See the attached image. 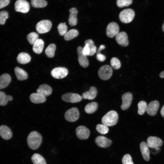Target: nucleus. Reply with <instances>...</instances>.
Returning a JSON list of instances; mask_svg holds the SVG:
<instances>
[{"mask_svg": "<svg viewBox=\"0 0 164 164\" xmlns=\"http://www.w3.org/2000/svg\"><path fill=\"white\" fill-rule=\"evenodd\" d=\"M113 70L111 67L108 65H104L101 67L98 71V75L103 80L109 79L112 75Z\"/></svg>", "mask_w": 164, "mask_h": 164, "instance_id": "20e7f679", "label": "nucleus"}, {"mask_svg": "<svg viewBox=\"0 0 164 164\" xmlns=\"http://www.w3.org/2000/svg\"><path fill=\"white\" fill-rule=\"evenodd\" d=\"M105 46L104 45H101L100 46L99 48L98 49L97 54L100 53V51L101 50L104 49H105Z\"/></svg>", "mask_w": 164, "mask_h": 164, "instance_id": "49530a36", "label": "nucleus"}, {"mask_svg": "<svg viewBox=\"0 0 164 164\" xmlns=\"http://www.w3.org/2000/svg\"><path fill=\"white\" fill-rule=\"evenodd\" d=\"M119 26L116 23L114 22H110L106 28V35L109 37L113 38L119 33Z\"/></svg>", "mask_w": 164, "mask_h": 164, "instance_id": "9d476101", "label": "nucleus"}, {"mask_svg": "<svg viewBox=\"0 0 164 164\" xmlns=\"http://www.w3.org/2000/svg\"><path fill=\"white\" fill-rule=\"evenodd\" d=\"M118 120L117 112L112 110L107 113L102 118L101 121L103 125L107 126H111L115 125Z\"/></svg>", "mask_w": 164, "mask_h": 164, "instance_id": "f03ea898", "label": "nucleus"}, {"mask_svg": "<svg viewBox=\"0 0 164 164\" xmlns=\"http://www.w3.org/2000/svg\"><path fill=\"white\" fill-rule=\"evenodd\" d=\"M31 4L33 7L39 8L46 7L47 3L45 0H31Z\"/></svg>", "mask_w": 164, "mask_h": 164, "instance_id": "473e14b6", "label": "nucleus"}, {"mask_svg": "<svg viewBox=\"0 0 164 164\" xmlns=\"http://www.w3.org/2000/svg\"><path fill=\"white\" fill-rule=\"evenodd\" d=\"M147 105L146 102L143 101H139L138 104V113L140 115L143 114L146 111Z\"/></svg>", "mask_w": 164, "mask_h": 164, "instance_id": "f704fd0d", "label": "nucleus"}, {"mask_svg": "<svg viewBox=\"0 0 164 164\" xmlns=\"http://www.w3.org/2000/svg\"><path fill=\"white\" fill-rule=\"evenodd\" d=\"M82 52L83 53L87 56H89L90 53V50L87 44H85L84 47L83 48Z\"/></svg>", "mask_w": 164, "mask_h": 164, "instance_id": "37998d69", "label": "nucleus"}, {"mask_svg": "<svg viewBox=\"0 0 164 164\" xmlns=\"http://www.w3.org/2000/svg\"><path fill=\"white\" fill-rule=\"evenodd\" d=\"M159 106V104L158 101H152L147 105L146 111L149 115L154 116L156 114Z\"/></svg>", "mask_w": 164, "mask_h": 164, "instance_id": "dca6fc26", "label": "nucleus"}, {"mask_svg": "<svg viewBox=\"0 0 164 164\" xmlns=\"http://www.w3.org/2000/svg\"><path fill=\"white\" fill-rule=\"evenodd\" d=\"M15 10L23 13L28 12L30 6L29 3L25 0H18L15 4Z\"/></svg>", "mask_w": 164, "mask_h": 164, "instance_id": "6e6552de", "label": "nucleus"}, {"mask_svg": "<svg viewBox=\"0 0 164 164\" xmlns=\"http://www.w3.org/2000/svg\"><path fill=\"white\" fill-rule=\"evenodd\" d=\"M11 81V77L10 75L7 73H4L0 76V89L6 87Z\"/></svg>", "mask_w": 164, "mask_h": 164, "instance_id": "b1692460", "label": "nucleus"}, {"mask_svg": "<svg viewBox=\"0 0 164 164\" xmlns=\"http://www.w3.org/2000/svg\"><path fill=\"white\" fill-rule=\"evenodd\" d=\"M30 56L27 53L22 52L19 53L17 58L18 62L21 64H25L31 60Z\"/></svg>", "mask_w": 164, "mask_h": 164, "instance_id": "393cba45", "label": "nucleus"}, {"mask_svg": "<svg viewBox=\"0 0 164 164\" xmlns=\"http://www.w3.org/2000/svg\"><path fill=\"white\" fill-rule=\"evenodd\" d=\"M132 3V0H117V4L118 7L122 8L127 6Z\"/></svg>", "mask_w": 164, "mask_h": 164, "instance_id": "ea45409f", "label": "nucleus"}, {"mask_svg": "<svg viewBox=\"0 0 164 164\" xmlns=\"http://www.w3.org/2000/svg\"><path fill=\"white\" fill-rule=\"evenodd\" d=\"M42 137L38 132L34 131L31 132L27 138V143L30 148L36 150L40 146L42 142Z\"/></svg>", "mask_w": 164, "mask_h": 164, "instance_id": "f257e3e1", "label": "nucleus"}, {"mask_svg": "<svg viewBox=\"0 0 164 164\" xmlns=\"http://www.w3.org/2000/svg\"><path fill=\"white\" fill-rule=\"evenodd\" d=\"M9 2V0H0V9L7 6Z\"/></svg>", "mask_w": 164, "mask_h": 164, "instance_id": "c03bdc74", "label": "nucleus"}, {"mask_svg": "<svg viewBox=\"0 0 164 164\" xmlns=\"http://www.w3.org/2000/svg\"><path fill=\"white\" fill-rule=\"evenodd\" d=\"M59 34L61 36H64L67 32V27L65 23H61L57 26Z\"/></svg>", "mask_w": 164, "mask_h": 164, "instance_id": "e433bc0d", "label": "nucleus"}, {"mask_svg": "<svg viewBox=\"0 0 164 164\" xmlns=\"http://www.w3.org/2000/svg\"><path fill=\"white\" fill-rule=\"evenodd\" d=\"M38 34L35 32H32L28 34L27 38L29 43L31 45H33L38 39Z\"/></svg>", "mask_w": 164, "mask_h": 164, "instance_id": "c9c22d12", "label": "nucleus"}, {"mask_svg": "<svg viewBox=\"0 0 164 164\" xmlns=\"http://www.w3.org/2000/svg\"><path fill=\"white\" fill-rule=\"evenodd\" d=\"M31 159L33 164H46L44 158L39 154H34Z\"/></svg>", "mask_w": 164, "mask_h": 164, "instance_id": "c85d7f7f", "label": "nucleus"}, {"mask_svg": "<svg viewBox=\"0 0 164 164\" xmlns=\"http://www.w3.org/2000/svg\"><path fill=\"white\" fill-rule=\"evenodd\" d=\"M84 43L88 45L90 51L89 56H91L94 55L96 52L97 47L94 45L93 41L91 39H88L85 41Z\"/></svg>", "mask_w": 164, "mask_h": 164, "instance_id": "72a5a7b5", "label": "nucleus"}, {"mask_svg": "<svg viewBox=\"0 0 164 164\" xmlns=\"http://www.w3.org/2000/svg\"><path fill=\"white\" fill-rule=\"evenodd\" d=\"M110 63L112 67L116 70L119 69L121 66L120 62L116 57H113L111 59Z\"/></svg>", "mask_w": 164, "mask_h": 164, "instance_id": "58836bf2", "label": "nucleus"}, {"mask_svg": "<svg viewBox=\"0 0 164 164\" xmlns=\"http://www.w3.org/2000/svg\"><path fill=\"white\" fill-rule=\"evenodd\" d=\"M96 58L98 60L101 62L104 61L106 59L105 56L101 53L97 54Z\"/></svg>", "mask_w": 164, "mask_h": 164, "instance_id": "a18cd8bd", "label": "nucleus"}, {"mask_svg": "<svg viewBox=\"0 0 164 164\" xmlns=\"http://www.w3.org/2000/svg\"><path fill=\"white\" fill-rule=\"evenodd\" d=\"M8 18V13L5 11L0 12V24L4 25L5 20Z\"/></svg>", "mask_w": 164, "mask_h": 164, "instance_id": "a19ab883", "label": "nucleus"}, {"mask_svg": "<svg viewBox=\"0 0 164 164\" xmlns=\"http://www.w3.org/2000/svg\"><path fill=\"white\" fill-rule=\"evenodd\" d=\"M159 76L161 78H164V71H163L160 73Z\"/></svg>", "mask_w": 164, "mask_h": 164, "instance_id": "09e8293b", "label": "nucleus"}, {"mask_svg": "<svg viewBox=\"0 0 164 164\" xmlns=\"http://www.w3.org/2000/svg\"><path fill=\"white\" fill-rule=\"evenodd\" d=\"M122 162L123 164H134L131 156L129 154H126L123 156Z\"/></svg>", "mask_w": 164, "mask_h": 164, "instance_id": "79ce46f5", "label": "nucleus"}, {"mask_svg": "<svg viewBox=\"0 0 164 164\" xmlns=\"http://www.w3.org/2000/svg\"><path fill=\"white\" fill-rule=\"evenodd\" d=\"M56 46L54 44H50L46 49L45 53L46 56L49 58H53L54 56Z\"/></svg>", "mask_w": 164, "mask_h": 164, "instance_id": "2f4dec72", "label": "nucleus"}, {"mask_svg": "<svg viewBox=\"0 0 164 164\" xmlns=\"http://www.w3.org/2000/svg\"><path fill=\"white\" fill-rule=\"evenodd\" d=\"M44 46L43 41L42 39H38L33 45V50L35 53L39 54L42 52Z\"/></svg>", "mask_w": 164, "mask_h": 164, "instance_id": "bb28decb", "label": "nucleus"}, {"mask_svg": "<svg viewBox=\"0 0 164 164\" xmlns=\"http://www.w3.org/2000/svg\"><path fill=\"white\" fill-rule=\"evenodd\" d=\"M14 71L16 77L19 80H23L28 78L27 73L23 69L16 67L15 68Z\"/></svg>", "mask_w": 164, "mask_h": 164, "instance_id": "a878e982", "label": "nucleus"}, {"mask_svg": "<svg viewBox=\"0 0 164 164\" xmlns=\"http://www.w3.org/2000/svg\"><path fill=\"white\" fill-rule=\"evenodd\" d=\"M96 129L98 132L103 135L106 134L109 131V128L108 126L101 124L97 125Z\"/></svg>", "mask_w": 164, "mask_h": 164, "instance_id": "4c0bfd02", "label": "nucleus"}, {"mask_svg": "<svg viewBox=\"0 0 164 164\" xmlns=\"http://www.w3.org/2000/svg\"><path fill=\"white\" fill-rule=\"evenodd\" d=\"M82 50L83 48L81 46H79L77 48L78 60L79 63L81 67L86 68L89 65V61L87 56L83 53Z\"/></svg>", "mask_w": 164, "mask_h": 164, "instance_id": "ddd939ff", "label": "nucleus"}, {"mask_svg": "<svg viewBox=\"0 0 164 164\" xmlns=\"http://www.w3.org/2000/svg\"><path fill=\"white\" fill-rule=\"evenodd\" d=\"M76 133L77 137L81 140L87 139L90 135V131L86 127L79 126L76 129Z\"/></svg>", "mask_w": 164, "mask_h": 164, "instance_id": "9b49d317", "label": "nucleus"}, {"mask_svg": "<svg viewBox=\"0 0 164 164\" xmlns=\"http://www.w3.org/2000/svg\"><path fill=\"white\" fill-rule=\"evenodd\" d=\"M97 93V90L96 88L92 86L90 87L89 91L83 93L82 94V98L84 99H87L92 100L94 99Z\"/></svg>", "mask_w": 164, "mask_h": 164, "instance_id": "412c9836", "label": "nucleus"}, {"mask_svg": "<svg viewBox=\"0 0 164 164\" xmlns=\"http://www.w3.org/2000/svg\"><path fill=\"white\" fill-rule=\"evenodd\" d=\"M29 99L30 101L35 104H39L43 103L46 101V97L38 93H33L30 96Z\"/></svg>", "mask_w": 164, "mask_h": 164, "instance_id": "5701e85b", "label": "nucleus"}, {"mask_svg": "<svg viewBox=\"0 0 164 164\" xmlns=\"http://www.w3.org/2000/svg\"><path fill=\"white\" fill-rule=\"evenodd\" d=\"M70 14L68 19V22L70 26H75L77 24V15L78 11L75 8H71L69 10Z\"/></svg>", "mask_w": 164, "mask_h": 164, "instance_id": "4be33fe9", "label": "nucleus"}, {"mask_svg": "<svg viewBox=\"0 0 164 164\" xmlns=\"http://www.w3.org/2000/svg\"><path fill=\"white\" fill-rule=\"evenodd\" d=\"M140 149L144 159L146 161L150 160V151L147 143L142 142L140 145Z\"/></svg>", "mask_w": 164, "mask_h": 164, "instance_id": "6ab92c4d", "label": "nucleus"}, {"mask_svg": "<svg viewBox=\"0 0 164 164\" xmlns=\"http://www.w3.org/2000/svg\"><path fill=\"white\" fill-rule=\"evenodd\" d=\"M52 26V23L50 21L44 20L37 23L36 26V29L39 33H44L48 32L50 30Z\"/></svg>", "mask_w": 164, "mask_h": 164, "instance_id": "39448f33", "label": "nucleus"}, {"mask_svg": "<svg viewBox=\"0 0 164 164\" xmlns=\"http://www.w3.org/2000/svg\"><path fill=\"white\" fill-rule=\"evenodd\" d=\"M133 96L130 92H126L121 97L122 103L121 108L123 110L127 109L130 106L132 102Z\"/></svg>", "mask_w": 164, "mask_h": 164, "instance_id": "f8f14e48", "label": "nucleus"}, {"mask_svg": "<svg viewBox=\"0 0 164 164\" xmlns=\"http://www.w3.org/2000/svg\"><path fill=\"white\" fill-rule=\"evenodd\" d=\"M52 91V88L46 84L40 85L36 90L37 93L45 97L50 95Z\"/></svg>", "mask_w": 164, "mask_h": 164, "instance_id": "a211bd4d", "label": "nucleus"}, {"mask_svg": "<svg viewBox=\"0 0 164 164\" xmlns=\"http://www.w3.org/2000/svg\"><path fill=\"white\" fill-rule=\"evenodd\" d=\"M0 135L4 139L9 140L11 138L12 133L8 126L2 125L0 126Z\"/></svg>", "mask_w": 164, "mask_h": 164, "instance_id": "aec40b11", "label": "nucleus"}, {"mask_svg": "<svg viewBox=\"0 0 164 164\" xmlns=\"http://www.w3.org/2000/svg\"><path fill=\"white\" fill-rule=\"evenodd\" d=\"M135 13L133 10L127 9L122 11L119 14L120 20L123 23H127L131 22L133 19Z\"/></svg>", "mask_w": 164, "mask_h": 164, "instance_id": "7ed1b4c3", "label": "nucleus"}, {"mask_svg": "<svg viewBox=\"0 0 164 164\" xmlns=\"http://www.w3.org/2000/svg\"><path fill=\"white\" fill-rule=\"evenodd\" d=\"M61 98L65 102L75 103L80 101L83 98L77 94L68 93L63 95Z\"/></svg>", "mask_w": 164, "mask_h": 164, "instance_id": "0eeeda50", "label": "nucleus"}, {"mask_svg": "<svg viewBox=\"0 0 164 164\" xmlns=\"http://www.w3.org/2000/svg\"><path fill=\"white\" fill-rule=\"evenodd\" d=\"M12 99V96L7 95L4 92L0 91V105H5L8 101H11Z\"/></svg>", "mask_w": 164, "mask_h": 164, "instance_id": "c756f323", "label": "nucleus"}, {"mask_svg": "<svg viewBox=\"0 0 164 164\" xmlns=\"http://www.w3.org/2000/svg\"><path fill=\"white\" fill-rule=\"evenodd\" d=\"M160 114L162 117L164 118V105L163 106L161 109Z\"/></svg>", "mask_w": 164, "mask_h": 164, "instance_id": "de8ad7c7", "label": "nucleus"}, {"mask_svg": "<svg viewBox=\"0 0 164 164\" xmlns=\"http://www.w3.org/2000/svg\"><path fill=\"white\" fill-rule=\"evenodd\" d=\"M95 143L99 147L105 148L111 145L112 141L111 140L104 136H99L95 138Z\"/></svg>", "mask_w": 164, "mask_h": 164, "instance_id": "4468645a", "label": "nucleus"}, {"mask_svg": "<svg viewBox=\"0 0 164 164\" xmlns=\"http://www.w3.org/2000/svg\"><path fill=\"white\" fill-rule=\"evenodd\" d=\"M98 104L96 102H92L87 104L85 107V112L89 114H92L97 109Z\"/></svg>", "mask_w": 164, "mask_h": 164, "instance_id": "cd10ccee", "label": "nucleus"}, {"mask_svg": "<svg viewBox=\"0 0 164 164\" xmlns=\"http://www.w3.org/2000/svg\"><path fill=\"white\" fill-rule=\"evenodd\" d=\"M115 39L117 43L122 46L125 47L128 45V36L125 32L118 33L116 36Z\"/></svg>", "mask_w": 164, "mask_h": 164, "instance_id": "2eb2a0df", "label": "nucleus"}, {"mask_svg": "<svg viewBox=\"0 0 164 164\" xmlns=\"http://www.w3.org/2000/svg\"><path fill=\"white\" fill-rule=\"evenodd\" d=\"M162 31L164 32V22L162 26Z\"/></svg>", "mask_w": 164, "mask_h": 164, "instance_id": "8fccbe9b", "label": "nucleus"}, {"mask_svg": "<svg viewBox=\"0 0 164 164\" xmlns=\"http://www.w3.org/2000/svg\"><path fill=\"white\" fill-rule=\"evenodd\" d=\"M68 73L67 69L63 67H56L53 69L51 72L52 76L57 79H60L65 77Z\"/></svg>", "mask_w": 164, "mask_h": 164, "instance_id": "1a4fd4ad", "label": "nucleus"}, {"mask_svg": "<svg viewBox=\"0 0 164 164\" xmlns=\"http://www.w3.org/2000/svg\"><path fill=\"white\" fill-rule=\"evenodd\" d=\"M79 32L77 30L74 29H71L65 34L64 39L67 41L70 40L77 36Z\"/></svg>", "mask_w": 164, "mask_h": 164, "instance_id": "7c9ffc66", "label": "nucleus"}, {"mask_svg": "<svg viewBox=\"0 0 164 164\" xmlns=\"http://www.w3.org/2000/svg\"><path fill=\"white\" fill-rule=\"evenodd\" d=\"M147 144L150 148H154L161 146L163 142L160 138L155 136H150L147 140Z\"/></svg>", "mask_w": 164, "mask_h": 164, "instance_id": "f3484780", "label": "nucleus"}, {"mask_svg": "<svg viewBox=\"0 0 164 164\" xmlns=\"http://www.w3.org/2000/svg\"><path fill=\"white\" fill-rule=\"evenodd\" d=\"M65 119L67 121L74 122L77 121L79 117V112L77 108H71L67 110L64 115Z\"/></svg>", "mask_w": 164, "mask_h": 164, "instance_id": "423d86ee", "label": "nucleus"}]
</instances>
